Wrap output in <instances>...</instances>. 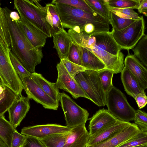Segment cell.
Listing matches in <instances>:
<instances>
[{
	"mask_svg": "<svg viewBox=\"0 0 147 147\" xmlns=\"http://www.w3.org/2000/svg\"><path fill=\"white\" fill-rule=\"evenodd\" d=\"M147 145V132L140 130L135 135L117 147H135Z\"/></svg>",
	"mask_w": 147,
	"mask_h": 147,
	"instance_id": "obj_31",
	"label": "cell"
},
{
	"mask_svg": "<svg viewBox=\"0 0 147 147\" xmlns=\"http://www.w3.org/2000/svg\"><path fill=\"white\" fill-rule=\"evenodd\" d=\"M71 128L56 124H48L25 127L21 134L41 139L51 135L69 132Z\"/></svg>",
	"mask_w": 147,
	"mask_h": 147,
	"instance_id": "obj_12",
	"label": "cell"
},
{
	"mask_svg": "<svg viewBox=\"0 0 147 147\" xmlns=\"http://www.w3.org/2000/svg\"><path fill=\"white\" fill-rule=\"evenodd\" d=\"M139 6L137 9L140 13L147 16V0H139Z\"/></svg>",
	"mask_w": 147,
	"mask_h": 147,
	"instance_id": "obj_45",
	"label": "cell"
},
{
	"mask_svg": "<svg viewBox=\"0 0 147 147\" xmlns=\"http://www.w3.org/2000/svg\"><path fill=\"white\" fill-rule=\"evenodd\" d=\"M121 80L125 91L130 96L135 98L142 90L136 78L132 73L124 67L121 72Z\"/></svg>",
	"mask_w": 147,
	"mask_h": 147,
	"instance_id": "obj_24",
	"label": "cell"
},
{
	"mask_svg": "<svg viewBox=\"0 0 147 147\" xmlns=\"http://www.w3.org/2000/svg\"><path fill=\"white\" fill-rule=\"evenodd\" d=\"M108 111L117 119L128 122L134 121L136 110L129 104L125 94L114 86L106 94Z\"/></svg>",
	"mask_w": 147,
	"mask_h": 147,
	"instance_id": "obj_5",
	"label": "cell"
},
{
	"mask_svg": "<svg viewBox=\"0 0 147 147\" xmlns=\"http://www.w3.org/2000/svg\"><path fill=\"white\" fill-rule=\"evenodd\" d=\"M60 61L63 63L69 74L74 78L81 72L89 70L81 65L74 63L66 59H61Z\"/></svg>",
	"mask_w": 147,
	"mask_h": 147,
	"instance_id": "obj_39",
	"label": "cell"
},
{
	"mask_svg": "<svg viewBox=\"0 0 147 147\" xmlns=\"http://www.w3.org/2000/svg\"><path fill=\"white\" fill-rule=\"evenodd\" d=\"M59 101L64 113L67 127L71 128L85 125L89 115L86 110L78 105L64 92L60 93Z\"/></svg>",
	"mask_w": 147,
	"mask_h": 147,
	"instance_id": "obj_8",
	"label": "cell"
},
{
	"mask_svg": "<svg viewBox=\"0 0 147 147\" xmlns=\"http://www.w3.org/2000/svg\"><path fill=\"white\" fill-rule=\"evenodd\" d=\"M0 35L6 46L9 48L11 42L6 22L3 8L1 7L0 1Z\"/></svg>",
	"mask_w": 147,
	"mask_h": 147,
	"instance_id": "obj_36",
	"label": "cell"
},
{
	"mask_svg": "<svg viewBox=\"0 0 147 147\" xmlns=\"http://www.w3.org/2000/svg\"><path fill=\"white\" fill-rule=\"evenodd\" d=\"M9 49L0 39V76L4 85L20 96L23 89L22 84L11 63Z\"/></svg>",
	"mask_w": 147,
	"mask_h": 147,
	"instance_id": "obj_6",
	"label": "cell"
},
{
	"mask_svg": "<svg viewBox=\"0 0 147 147\" xmlns=\"http://www.w3.org/2000/svg\"><path fill=\"white\" fill-rule=\"evenodd\" d=\"M86 49L95 55L103 62L105 66L106 69L116 74L121 73L123 69L124 55L121 52L118 55H112L95 45Z\"/></svg>",
	"mask_w": 147,
	"mask_h": 147,
	"instance_id": "obj_11",
	"label": "cell"
},
{
	"mask_svg": "<svg viewBox=\"0 0 147 147\" xmlns=\"http://www.w3.org/2000/svg\"><path fill=\"white\" fill-rule=\"evenodd\" d=\"M3 9L10 37V49L25 68L30 73H34L36 66L41 63L43 57L42 49L36 48L32 44L18 20L10 18L11 10L6 7Z\"/></svg>",
	"mask_w": 147,
	"mask_h": 147,
	"instance_id": "obj_1",
	"label": "cell"
},
{
	"mask_svg": "<svg viewBox=\"0 0 147 147\" xmlns=\"http://www.w3.org/2000/svg\"><path fill=\"white\" fill-rule=\"evenodd\" d=\"M109 8H131L138 9L139 0H107Z\"/></svg>",
	"mask_w": 147,
	"mask_h": 147,
	"instance_id": "obj_33",
	"label": "cell"
},
{
	"mask_svg": "<svg viewBox=\"0 0 147 147\" xmlns=\"http://www.w3.org/2000/svg\"><path fill=\"white\" fill-rule=\"evenodd\" d=\"M124 67L127 69L135 76L143 91L147 88V70L133 55L128 54L124 61Z\"/></svg>",
	"mask_w": 147,
	"mask_h": 147,
	"instance_id": "obj_15",
	"label": "cell"
},
{
	"mask_svg": "<svg viewBox=\"0 0 147 147\" xmlns=\"http://www.w3.org/2000/svg\"><path fill=\"white\" fill-rule=\"evenodd\" d=\"M74 78L90 100L99 107L106 105V93L102 85L98 71L86 70L77 75Z\"/></svg>",
	"mask_w": 147,
	"mask_h": 147,
	"instance_id": "obj_4",
	"label": "cell"
},
{
	"mask_svg": "<svg viewBox=\"0 0 147 147\" xmlns=\"http://www.w3.org/2000/svg\"><path fill=\"white\" fill-rule=\"evenodd\" d=\"M134 55L144 66L147 67V36L145 35L132 49Z\"/></svg>",
	"mask_w": 147,
	"mask_h": 147,
	"instance_id": "obj_29",
	"label": "cell"
},
{
	"mask_svg": "<svg viewBox=\"0 0 147 147\" xmlns=\"http://www.w3.org/2000/svg\"><path fill=\"white\" fill-rule=\"evenodd\" d=\"M67 133L54 134L40 140L46 147H63Z\"/></svg>",
	"mask_w": 147,
	"mask_h": 147,
	"instance_id": "obj_30",
	"label": "cell"
},
{
	"mask_svg": "<svg viewBox=\"0 0 147 147\" xmlns=\"http://www.w3.org/2000/svg\"><path fill=\"white\" fill-rule=\"evenodd\" d=\"M31 77L47 94L57 103L59 104L60 93L55 83L50 82L45 78L41 74L36 72L32 74Z\"/></svg>",
	"mask_w": 147,
	"mask_h": 147,
	"instance_id": "obj_23",
	"label": "cell"
},
{
	"mask_svg": "<svg viewBox=\"0 0 147 147\" xmlns=\"http://www.w3.org/2000/svg\"><path fill=\"white\" fill-rule=\"evenodd\" d=\"M0 39L3 42V39H2V37H1V36L0 35Z\"/></svg>",
	"mask_w": 147,
	"mask_h": 147,
	"instance_id": "obj_50",
	"label": "cell"
},
{
	"mask_svg": "<svg viewBox=\"0 0 147 147\" xmlns=\"http://www.w3.org/2000/svg\"><path fill=\"white\" fill-rule=\"evenodd\" d=\"M22 147H46L40 139L36 138L26 136L25 144Z\"/></svg>",
	"mask_w": 147,
	"mask_h": 147,
	"instance_id": "obj_43",
	"label": "cell"
},
{
	"mask_svg": "<svg viewBox=\"0 0 147 147\" xmlns=\"http://www.w3.org/2000/svg\"><path fill=\"white\" fill-rule=\"evenodd\" d=\"M131 123L118 119L115 123L93 135L90 136L86 146H92L104 141L121 132Z\"/></svg>",
	"mask_w": 147,
	"mask_h": 147,
	"instance_id": "obj_18",
	"label": "cell"
},
{
	"mask_svg": "<svg viewBox=\"0 0 147 147\" xmlns=\"http://www.w3.org/2000/svg\"><path fill=\"white\" fill-rule=\"evenodd\" d=\"M51 3L66 4L88 13L94 12L84 0H53L52 1Z\"/></svg>",
	"mask_w": 147,
	"mask_h": 147,
	"instance_id": "obj_34",
	"label": "cell"
},
{
	"mask_svg": "<svg viewBox=\"0 0 147 147\" xmlns=\"http://www.w3.org/2000/svg\"><path fill=\"white\" fill-rule=\"evenodd\" d=\"M16 130L4 115H0V138L7 147H11L13 134Z\"/></svg>",
	"mask_w": 147,
	"mask_h": 147,
	"instance_id": "obj_27",
	"label": "cell"
},
{
	"mask_svg": "<svg viewBox=\"0 0 147 147\" xmlns=\"http://www.w3.org/2000/svg\"><path fill=\"white\" fill-rule=\"evenodd\" d=\"M26 138V136L16 130L13 134L11 147H22L25 144Z\"/></svg>",
	"mask_w": 147,
	"mask_h": 147,
	"instance_id": "obj_42",
	"label": "cell"
},
{
	"mask_svg": "<svg viewBox=\"0 0 147 147\" xmlns=\"http://www.w3.org/2000/svg\"><path fill=\"white\" fill-rule=\"evenodd\" d=\"M19 14L20 20L17 21L18 23L28 39L35 48L42 49L48 36L23 16Z\"/></svg>",
	"mask_w": 147,
	"mask_h": 147,
	"instance_id": "obj_13",
	"label": "cell"
},
{
	"mask_svg": "<svg viewBox=\"0 0 147 147\" xmlns=\"http://www.w3.org/2000/svg\"><path fill=\"white\" fill-rule=\"evenodd\" d=\"M58 77L56 84L59 89H63L70 93L75 99L82 97L90 99L66 69L60 61L57 65Z\"/></svg>",
	"mask_w": 147,
	"mask_h": 147,
	"instance_id": "obj_10",
	"label": "cell"
},
{
	"mask_svg": "<svg viewBox=\"0 0 147 147\" xmlns=\"http://www.w3.org/2000/svg\"><path fill=\"white\" fill-rule=\"evenodd\" d=\"M30 99L27 96H19L7 110L9 121L16 129L29 111Z\"/></svg>",
	"mask_w": 147,
	"mask_h": 147,
	"instance_id": "obj_14",
	"label": "cell"
},
{
	"mask_svg": "<svg viewBox=\"0 0 147 147\" xmlns=\"http://www.w3.org/2000/svg\"><path fill=\"white\" fill-rule=\"evenodd\" d=\"M19 97L7 86H0V115H4Z\"/></svg>",
	"mask_w": 147,
	"mask_h": 147,
	"instance_id": "obj_26",
	"label": "cell"
},
{
	"mask_svg": "<svg viewBox=\"0 0 147 147\" xmlns=\"http://www.w3.org/2000/svg\"><path fill=\"white\" fill-rule=\"evenodd\" d=\"M147 145H143L140 146L135 147H147Z\"/></svg>",
	"mask_w": 147,
	"mask_h": 147,
	"instance_id": "obj_49",
	"label": "cell"
},
{
	"mask_svg": "<svg viewBox=\"0 0 147 147\" xmlns=\"http://www.w3.org/2000/svg\"><path fill=\"white\" fill-rule=\"evenodd\" d=\"M0 147H7L4 142L0 138Z\"/></svg>",
	"mask_w": 147,
	"mask_h": 147,
	"instance_id": "obj_47",
	"label": "cell"
},
{
	"mask_svg": "<svg viewBox=\"0 0 147 147\" xmlns=\"http://www.w3.org/2000/svg\"><path fill=\"white\" fill-rule=\"evenodd\" d=\"M145 23L143 16L127 27L119 31L112 30V35L121 49L133 48L145 35Z\"/></svg>",
	"mask_w": 147,
	"mask_h": 147,
	"instance_id": "obj_7",
	"label": "cell"
},
{
	"mask_svg": "<svg viewBox=\"0 0 147 147\" xmlns=\"http://www.w3.org/2000/svg\"><path fill=\"white\" fill-rule=\"evenodd\" d=\"M98 74L104 90L106 94L113 86L112 79L114 73L105 69L98 71Z\"/></svg>",
	"mask_w": 147,
	"mask_h": 147,
	"instance_id": "obj_35",
	"label": "cell"
},
{
	"mask_svg": "<svg viewBox=\"0 0 147 147\" xmlns=\"http://www.w3.org/2000/svg\"><path fill=\"white\" fill-rule=\"evenodd\" d=\"M135 20L132 19L121 18L111 11L109 22V24L112 26V30L119 31L127 27Z\"/></svg>",
	"mask_w": 147,
	"mask_h": 147,
	"instance_id": "obj_32",
	"label": "cell"
},
{
	"mask_svg": "<svg viewBox=\"0 0 147 147\" xmlns=\"http://www.w3.org/2000/svg\"><path fill=\"white\" fill-rule=\"evenodd\" d=\"M9 55L12 65L20 78L23 76L31 75L32 73L25 68L18 59L13 53L10 48Z\"/></svg>",
	"mask_w": 147,
	"mask_h": 147,
	"instance_id": "obj_37",
	"label": "cell"
},
{
	"mask_svg": "<svg viewBox=\"0 0 147 147\" xmlns=\"http://www.w3.org/2000/svg\"><path fill=\"white\" fill-rule=\"evenodd\" d=\"M67 59L74 63L81 65L80 54L77 44L73 42Z\"/></svg>",
	"mask_w": 147,
	"mask_h": 147,
	"instance_id": "obj_41",
	"label": "cell"
},
{
	"mask_svg": "<svg viewBox=\"0 0 147 147\" xmlns=\"http://www.w3.org/2000/svg\"><path fill=\"white\" fill-rule=\"evenodd\" d=\"M47 11L46 18L51 28L52 36L64 28L56 6L52 3L46 4Z\"/></svg>",
	"mask_w": 147,
	"mask_h": 147,
	"instance_id": "obj_25",
	"label": "cell"
},
{
	"mask_svg": "<svg viewBox=\"0 0 147 147\" xmlns=\"http://www.w3.org/2000/svg\"><path fill=\"white\" fill-rule=\"evenodd\" d=\"M89 7L95 12L109 20L111 11L107 0H84Z\"/></svg>",
	"mask_w": 147,
	"mask_h": 147,
	"instance_id": "obj_28",
	"label": "cell"
},
{
	"mask_svg": "<svg viewBox=\"0 0 147 147\" xmlns=\"http://www.w3.org/2000/svg\"><path fill=\"white\" fill-rule=\"evenodd\" d=\"M78 46L82 66L89 70L99 71L105 69L104 64L95 55L86 48Z\"/></svg>",
	"mask_w": 147,
	"mask_h": 147,
	"instance_id": "obj_22",
	"label": "cell"
},
{
	"mask_svg": "<svg viewBox=\"0 0 147 147\" xmlns=\"http://www.w3.org/2000/svg\"><path fill=\"white\" fill-rule=\"evenodd\" d=\"M111 11L121 18L137 20L140 18L138 14L131 8H109Z\"/></svg>",
	"mask_w": 147,
	"mask_h": 147,
	"instance_id": "obj_38",
	"label": "cell"
},
{
	"mask_svg": "<svg viewBox=\"0 0 147 147\" xmlns=\"http://www.w3.org/2000/svg\"><path fill=\"white\" fill-rule=\"evenodd\" d=\"M14 8L44 33L52 37L51 28L47 21L46 9L37 0H15Z\"/></svg>",
	"mask_w": 147,
	"mask_h": 147,
	"instance_id": "obj_3",
	"label": "cell"
},
{
	"mask_svg": "<svg viewBox=\"0 0 147 147\" xmlns=\"http://www.w3.org/2000/svg\"><path fill=\"white\" fill-rule=\"evenodd\" d=\"M88 119L89 133L92 136L115 123L118 120L107 110L100 109Z\"/></svg>",
	"mask_w": 147,
	"mask_h": 147,
	"instance_id": "obj_16",
	"label": "cell"
},
{
	"mask_svg": "<svg viewBox=\"0 0 147 147\" xmlns=\"http://www.w3.org/2000/svg\"><path fill=\"white\" fill-rule=\"evenodd\" d=\"M53 36V48L56 50L60 59H67L73 43L67 32L63 28L55 34Z\"/></svg>",
	"mask_w": 147,
	"mask_h": 147,
	"instance_id": "obj_21",
	"label": "cell"
},
{
	"mask_svg": "<svg viewBox=\"0 0 147 147\" xmlns=\"http://www.w3.org/2000/svg\"><path fill=\"white\" fill-rule=\"evenodd\" d=\"M134 121L140 130L147 132V114L146 112L140 109L136 110Z\"/></svg>",
	"mask_w": 147,
	"mask_h": 147,
	"instance_id": "obj_40",
	"label": "cell"
},
{
	"mask_svg": "<svg viewBox=\"0 0 147 147\" xmlns=\"http://www.w3.org/2000/svg\"><path fill=\"white\" fill-rule=\"evenodd\" d=\"M134 99L140 109L144 107L147 103V97L145 91L141 92Z\"/></svg>",
	"mask_w": 147,
	"mask_h": 147,
	"instance_id": "obj_44",
	"label": "cell"
},
{
	"mask_svg": "<svg viewBox=\"0 0 147 147\" xmlns=\"http://www.w3.org/2000/svg\"><path fill=\"white\" fill-rule=\"evenodd\" d=\"M91 36L95 37V45L102 50L115 55L121 52V49L114 39L111 32H98Z\"/></svg>",
	"mask_w": 147,
	"mask_h": 147,
	"instance_id": "obj_20",
	"label": "cell"
},
{
	"mask_svg": "<svg viewBox=\"0 0 147 147\" xmlns=\"http://www.w3.org/2000/svg\"><path fill=\"white\" fill-rule=\"evenodd\" d=\"M9 15L10 18L14 20H20V17L18 13L15 11L11 10L10 13Z\"/></svg>",
	"mask_w": 147,
	"mask_h": 147,
	"instance_id": "obj_46",
	"label": "cell"
},
{
	"mask_svg": "<svg viewBox=\"0 0 147 147\" xmlns=\"http://www.w3.org/2000/svg\"><path fill=\"white\" fill-rule=\"evenodd\" d=\"M20 79L23 89L27 97L38 103L41 104L46 109L56 110L59 104L47 94L32 78L31 76H23Z\"/></svg>",
	"mask_w": 147,
	"mask_h": 147,
	"instance_id": "obj_9",
	"label": "cell"
},
{
	"mask_svg": "<svg viewBox=\"0 0 147 147\" xmlns=\"http://www.w3.org/2000/svg\"><path fill=\"white\" fill-rule=\"evenodd\" d=\"M63 28L72 29L76 26L81 29L86 23L109 24V20L93 12H86L82 10L64 4H55Z\"/></svg>",
	"mask_w": 147,
	"mask_h": 147,
	"instance_id": "obj_2",
	"label": "cell"
},
{
	"mask_svg": "<svg viewBox=\"0 0 147 147\" xmlns=\"http://www.w3.org/2000/svg\"><path fill=\"white\" fill-rule=\"evenodd\" d=\"M4 85L3 80L0 76V86Z\"/></svg>",
	"mask_w": 147,
	"mask_h": 147,
	"instance_id": "obj_48",
	"label": "cell"
},
{
	"mask_svg": "<svg viewBox=\"0 0 147 147\" xmlns=\"http://www.w3.org/2000/svg\"><path fill=\"white\" fill-rule=\"evenodd\" d=\"M89 136L85 125L71 128L67 133L63 147H86Z\"/></svg>",
	"mask_w": 147,
	"mask_h": 147,
	"instance_id": "obj_19",
	"label": "cell"
},
{
	"mask_svg": "<svg viewBox=\"0 0 147 147\" xmlns=\"http://www.w3.org/2000/svg\"><path fill=\"white\" fill-rule=\"evenodd\" d=\"M140 129L134 123H131L123 130L109 138L96 144L86 147H117L138 133Z\"/></svg>",
	"mask_w": 147,
	"mask_h": 147,
	"instance_id": "obj_17",
	"label": "cell"
}]
</instances>
